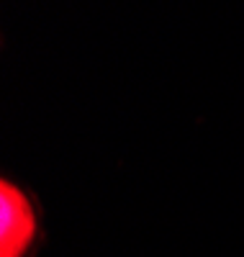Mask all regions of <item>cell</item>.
<instances>
[{
    "mask_svg": "<svg viewBox=\"0 0 244 257\" xmlns=\"http://www.w3.org/2000/svg\"><path fill=\"white\" fill-rule=\"evenodd\" d=\"M36 234V216L29 198L13 183L0 185V257H24Z\"/></svg>",
    "mask_w": 244,
    "mask_h": 257,
    "instance_id": "cell-1",
    "label": "cell"
}]
</instances>
